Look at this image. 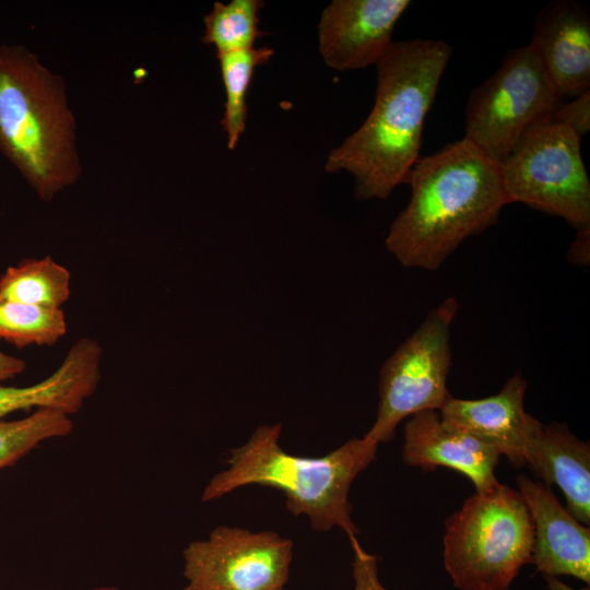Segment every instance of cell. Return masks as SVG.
Wrapping results in <instances>:
<instances>
[{"mask_svg": "<svg viewBox=\"0 0 590 590\" xmlns=\"http://www.w3.org/2000/svg\"><path fill=\"white\" fill-rule=\"evenodd\" d=\"M451 54L441 39H406L392 42L375 64L374 107L364 123L330 151L324 165L328 173L353 175L357 200L385 199L408 182Z\"/></svg>", "mask_w": 590, "mask_h": 590, "instance_id": "1", "label": "cell"}, {"mask_svg": "<svg viewBox=\"0 0 590 590\" xmlns=\"http://www.w3.org/2000/svg\"><path fill=\"white\" fill-rule=\"evenodd\" d=\"M411 198L390 225L387 250L404 267L438 270L459 245L494 225L509 204L500 164L465 138L414 163Z\"/></svg>", "mask_w": 590, "mask_h": 590, "instance_id": "2", "label": "cell"}, {"mask_svg": "<svg viewBox=\"0 0 590 590\" xmlns=\"http://www.w3.org/2000/svg\"><path fill=\"white\" fill-rule=\"evenodd\" d=\"M281 425H261L241 446L232 450L228 468L215 474L202 493V502L219 499L247 486L281 491L286 509L306 516L311 527L327 532L341 528L356 539L349 493L355 477L375 459L378 444L366 436L352 438L322 457H298L282 449Z\"/></svg>", "mask_w": 590, "mask_h": 590, "instance_id": "3", "label": "cell"}, {"mask_svg": "<svg viewBox=\"0 0 590 590\" xmlns=\"http://www.w3.org/2000/svg\"><path fill=\"white\" fill-rule=\"evenodd\" d=\"M66 84L22 45H0V151L50 201L81 174Z\"/></svg>", "mask_w": 590, "mask_h": 590, "instance_id": "4", "label": "cell"}, {"mask_svg": "<svg viewBox=\"0 0 590 590\" xmlns=\"http://www.w3.org/2000/svg\"><path fill=\"white\" fill-rule=\"evenodd\" d=\"M533 521L519 491L497 483L445 522L444 565L460 590H509L531 563Z\"/></svg>", "mask_w": 590, "mask_h": 590, "instance_id": "5", "label": "cell"}, {"mask_svg": "<svg viewBox=\"0 0 590 590\" xmlns=\"http://www.w3.org/2000/svg\"><path fill=\"white\" fill-rule=\"evenodd\" d=\"M509 204L521 202L590 229V181L580 138L551 119L529 128L500 164Z\"/></svg>", "mask_w": 590, "mask_h": 590, "instance_id": "6", "label": "cell"}, {"mask_svg": "<svg viewBox=\"0 0 590 590\" xmlns=\"http://www.w3.org/2000/svg\"><path fill=\"white\" fill-rule=\"evenodd\" d=\"M562 99L529 45L510 49L499 68L471 91L464 138L502 164L529 128L551 119Z\"/></svg>", "mask_w": 590, "mask_h": 590, "instance_id": "7", "label": "cell"}, {"mask_svg": "<svg viewBox=\"0 0 590 590\" xmlns=\"http://www.w3.org/2000/svg\"><path fill=\"white\" fill-rule=\"evenodd\" d=\"M459 309L448 297L384 363L376 420L364 435L378 445L391 440L400 422L424 411H439L450 397V332Z\"/></svg>", "mask_w": 590, "mask_h": 590, "instance_id": "8", "label": "cell"}, {"mask_svg": "<svg viewBox=\"0 0 590 590\" xmlns=\"http://www.w3.org/2000/svg\"><path fill=\"white\" fill-rule=\"evenodd\" d=\"M184 590H281L290 578L293 541L274 531L219 526L182 551Z\"/></svg>", "mask_w": 590, "mask_h": 590, "instance_id": "9", "label": "cell"}, {"mask_svg": "<svg viewBox=\"0 0 590 590\" xmlns=\"http://www.w3.org/2000/svg\"><path fill=\"white\" fill-rule=\"evenodd\" d=\"M410 0H334L318 24L323 62L338 71L376 64L391 45L399 19Z\"/></svg>", "mask_w": 590, "mask_h": 590, "instance_id": "10", "label": "cell"}, {"mask_svg": "<svg viewBox=\"0 0 590 590\" xmlns=\"http://www.w3.org/2000/svg\"><path fill=\"white\" fill-rule=\"evenodd\" d=\"M499 458L492 446L445 421L438 411L414 414L405 423L404 463L424 471L450 468L465 475L473 483L475 493L498 483L494 471Z\"/></svg>", "mask_w": 590, "mask_h": 590, "instance_id": "11", "label": "cell"}, {"mask_svg": "<svg viewBox=\"0 0 590 590\" xmlns=\"http://www.w3.org/2000/svg\"><path fill=\"white\" fill-rule=\"evenodd\" d=\"M528 382L521 373L507 379L500 391L483 399L449 397L440 416L492 446L514 467L524 464L528 445L542 425L524 410Z\"/></svg>", "mask_w": 590, "mask_h": 590, "instance_id": "12", "label": "cell"}, {"mask_svg": "<svg viewBox=\"0 0 590 590\" xmlns=\"http://www.w3.org/2000/svg\"><path fill=\"white\" fill-rule=\"evenodd\" d=\"M533 521L531 563L542 576H571L590 583V530L563 507L551 487L516 479Z\"/></svg>", "mask_w": 590, "mask_h": 590, "instance_id": "13", "label": "cell"}, {"mask_svg": "<svg viewBox=\"0 0 590 590\" xmlns=\"http://www.w3.org/2000/svg\"><path fill=\"white\" fill-rule=\"evenodd\" d=\"M529 46L562 97L590 87V15L574 0H555L535 17Z\"/></svg>", "mask_w": 590, "mask_h": 590, "instance_id": "14", "label": "cell"}, {"mask_svg": "<svg viewBox=\"0 0 590 590\" xmlns=\"http://www.w3.org/2000/svg\"><path fill=\"white\" fill-rule=\"evenodd\" d=\"M103 347L82 337L47 378L25 387L0 386V420L25 409L51 408L73 415L96 391L102 378Z\"/></svg>", "mask_w": 590, "mask_h": 590, "instance_id": "15", "label": "cell"}, {"mask_svg": "<svg viewBox=\"0 0 590 590\" xmlns=\"http://www.w3.org/2000/svg\"><path fill=\"white\" fill-rule=\"evenodd\" d=\"M524 464L543 484H556L567 511L581 524L590 523V446L562 424L541 425L531 438Z\"/></svg>", "mask_w": 590, "mask_h": 590, "instance_id": "16", "label": "cell"}, {"mask_svg": "<svg viewBox=\"0 0 590 590\" xmlns=\"http://www.w3.org/2000/svg\"><path fill=\"white\" fill-rule=\"evenodd\" d=\"M71 274L51 257L28 258L0 276V298L60 309L70 297Z\"/></svg>", "mask_w": 590, "mask_h": 590, "instance_id": "17", "label": "cell"}, {"mask_svg": "<svg viewBox=\"0 0 590 590\" xmlns=\"http://www.w3.org/2000/svg\"><path fill=\"white\" fill-rule=\"evenodd\" d=\"M273 54L274 50L268 46L216 54L225 90L224 115L221 125L229 150L236 148L246 129V96L255 70L267 63Z\"/></svg>", "mask_w": 590, "mask_h": 590, "instance_id": "18", "label": "cell"}, {"mask_svg": "<svg viewBox=\"0 0 590 590\" xmlns=\"http://www.w3.org/2000/svg\"><path fill=\"white\" fill-rule=\"evenodd\" d=\"M260 0H232L228 3L214 2L204 16L202 42L214 46L216 54L232 52L255 47L261 35L259 12Z\"/></svg>", "mask_w": 590, "mask_h": 590, "instance_id": "19", "label": "cell"}, {"mask_svg": "<svg viewBox=\"0 0 590 590\" xmlns=\"http://www.w3.org/2000/svg\"><path fill=\"white\" fill-rule=\"evenodd\" d=\"M70 415L51 408L36 409L20 420H0V470L11 467L45 440L68 436Z\"/></svg>", "mask_w": 590, "mask_h": 590, "instance_id": "20", "label": "cell"}, {"mask_svg": "<svg viewBox=\"0 0 590 590\" xmlns=\"http://www.w3.org/2000/svg\"><path fill=\"white\" fill-rule=\"evenodd\" d=\"M67 332L62 309H48L0 298V340L16 347L51 346Z\"/></svg>", "mask_w": 590, "mask_h": 590, "instance_id": "21", "label": "cell"}, {"mask_svg": "<svg viewBox=\"0 0 590 590\" xmlns=\"http://www.w3.org/2000/svg\"><path fill=\"white\" fill-rule=\"evenodd\" d=\"M551 120L569 127L580 139L590 130V90L562 103L553 113Z\"/></svg>", "mask_w": 590, "mask_h": 590, "instance_id": "22", "label": "cell"}, {"mask_svg": "<svg viewBox=\"0 0 590 590\" xmlns=\"http://www.w3.org/2000/svg\"><path fill=\"white\" fill-rule=\"evenodd\" d=\"M350 542L353 548V590H387L378 577L377 557L367 553L357 539Z\"/></svg>", "mask_w": 590, "mask_h": 590, "instance_id": "23", "label": "cell"}, {"mask_svg": "<svg viewBox=\"0 0 590 590\" xmlns=\"http://www.w3.org/2000/svg\"><path fill=\"white\" fill-rule=\"evenodd\" d=\"M567 257L574 264L589 266L590 229L576 232V238L569 246Z\"/></svg>", "mask_w": 590, "mask_h": 590, "instance_id": "24", "label": "cell"}, {"mask_svg": "<svg viewBox=\"0 0 590 590\" xmlns=\"http://www.w3.org/2000/svg\"><path fill=\"white\" fill-rule=\"evenodd\" d=\"M25 367L24 359L0 351V382L20 375Z\"/></svg>", "mask_w": 590, "mask_h": 590, "instance_id": "25", "label": "cell"}, {"mask_svg": "<svg viewBox=\"0 0 590 590\" xmlns=\"http://www.w3.org/2000/svg\"><path fill=\"white\" fill-rule=\"evenodd\" d=\"M544 579L547 583L548 590H590L589 585L581 589H574L555 576H544Z\"/></svg>", "mask_w": 590, "mask_h": 590, "instance_id": "26", "label": "cell"}, {"mask_svg": "<svg viewBox=\"0 0 590 590\" xmlns=\"http://www.w3.org/2000/svg\"><path fill=\"white\" fill-rule=\"evenodd\" d=\"M92 590H120V589L116 586H99Z\"/></svg>", "mask_w": 590, "mask_h": 590, "instance_id": "27", "label": "cell"}, {"mask_svg": "<svg viewBox=\"0 0 590 590\" xmlns=\"http://www.w3.org/2000/svg\"><path fill=\"white\" fill-rule=\"evenodd\" d=\"M281 590H286V589L284 588V589H281Z\"/></svg>", "mask_w": 590, "mask_h": 590, "instance_id": "28", "label": "cell"}]
</instances>
